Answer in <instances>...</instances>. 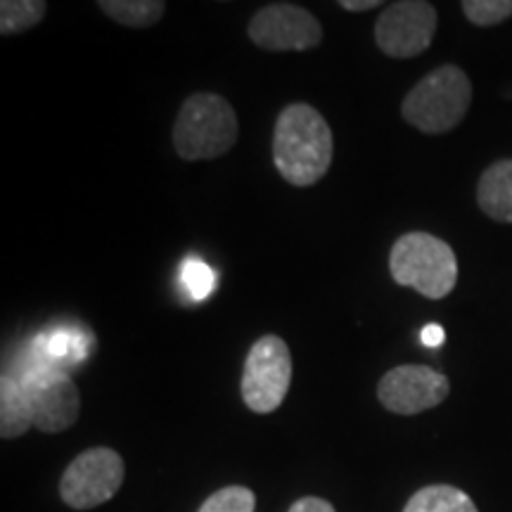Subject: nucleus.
<instances>
[{"mask_svg":"<svg viewBox=\"0 0 512 512\" xmlns=\"http://www.w3.org/2000/svg\"><path fill=\"white\" fill-rule=\"evenodd\" d=\"M335 140L332 128L316 107L292 102L280 112L273 131V162L294 188H311L328 174Z\"/></svg>","mask_w":512,"mask_h":512,"instance_id":"nucleus-1","label":"nucleus"},{"mask_svg":"<svg viewBox=\"0 0 512 512\" xmlns=\"http://www.w3.org/2000/svg\"><path fill=\"white\" fill-rule=\"evenodd\" d=\"M240 126L233 105L216 93H195L181 105L174 124V150L185 162L223 157L238 143Z\"/></svg>","mask_w":512,"mask_h":512,"instance_id":"nucleus-2","label":"nucleus"},{"mask_svg":"<svg viewBox=\"0 0 512 512\" xmlns=\"http://www.w3.org/2000/svg\"><path fill=\"white\" fill-rule=\"evenodd\" d=\"M472 102V83L456 64H444L415 83L403 98L401 114L413 128L439 136L465 119Z\"/></svg>","mask_w":512,"mask_h":512,"instance_id":"nucleus-3","label":"nucleus"},{"mask_svg":"<svg viewBox=\"0 0 512 512\" xmlns=\"http://www.w3.org/2000/svg\"><path fill=\"white\" fill-rule=\"evenodd\" d=\"M389 271L396 285L413 287L427 299L448 297L458 283L456 252L430 233L401 235L389 254Z\"/></svg>","mask_w":512,"mask_h":512,"instance_id":"nucleus-4","label":"nucleus"},{"mask_svg":"<svg viewBox=\"0 0 512 512\" xmlns=\"http://www.w3.org/2000/svg\"><path fill=\"white\" fill-rule=\"evenodd\" d=\"M292 384V354L283 337L256 339L242 370V401L256 415L275 413L283 406Z\"/></svg>","mask_w":512,"mask_h":512,"instance_id":"nucleus-5","label":"nucleus"},{"mask_svg":"<svg viewBox=\"0 0 512 512\" xmlns=\"http://www.w3.org/2000/svg\"><path fill=\"white\" fill-rule=\"evenodd\" d=\"M124 477V458L114 448H88L64 470L60 479V496L69 508L93 510L119 494Z\"/></svg>","mask_w":512,"mask_h":512,"instance_id":"nucleus-6","label":"nucleus"},{"mask_svg":"<svg viewBox=\"0 0 512 512\" xmlns=\"http://www.w3.org/2000/svg\"><path fill=\"white\" fill-rule=\"evenodd\" d=\"M437 10L425 0H399L387 5L375 22V43L387 57L411 60L432 46Z\"/></svg>","mask_w":512,"mask_h":512,"instance_id":"nucleus-7","label":"nucleus"},{"mask_svg":"<svg viewBox=\"0 0 512 512\" xmlns=\"http://www.w3.org/2000/svg\"><path fill=\"white\" fill-rule=\"evenodd\" d=\"M247 34L256 48L287 53V50H311L323 41V27L309 10L294 3H273L256 10L249 19Z\"/></svg>","mask_w":512,"mask_h":512,"instance_id":"nucleus-8","label":"nucleus"},{"mask_svg":"<svg viewBox=\"0 0 512 512\" xmlns=\"http://www.w3.org/2000/svg\"><path fill=\"white\" fill-rule=\"evenodd\" d=\"M448 392V377L430 366H396L377 384V399L396 415H418L437 408Z\"/></svg>","mask_w":512,"mask_h":512,"instance_id":"nucleus-9","label":"nucleus"},{"mask_svg":"<svg viewBox=\"0 0 512 512\" xmlns=\"http://www.w3.org/2000/svg\"><path fill=\"white\" fill-rule=\"evenodd\" d=\"M34 427L43 434L69 430L81 413V394L72 377L62 370H38L24 377Z\"/></svg>","mask_w":512,"mask_h":512,"instance_id":"nucleus-10","label":"nucleus"},{"mask_svg":"<svg viewBox=\"0 0 512 512\" xmlns=\"http://www.w3.org/2000/svg\"><path fill=\"white\" fill-rule=\"evenodd\" d=\"M477 204L489 219L512 223V159L494 162L477 183Z\"/></svg>","mask_w":512,"mask_h":512,"instance_id":"nucleus-11","label":"nucleus"},{"mask_svg":"<svg viewBox=\"0 0 512 512\" xmlns=\"http://www.w3.org/2000/svg\"><path fill=\"white\" fill-rule=\"evenodd\" d=\"M34 427L29 392L22 380L3 375L0 380V437L17 439Z\"/></svg>","mask_w":512,"mask_h":512,"instance_id":"nucleus-12","label":"nucleus"},{"mask_svg":"<svg viewBox=\"0 0 512 512\" xmlns=\"http://www.w3.org/2000/svg\"><path fill=\"white\" fill-rule=\"evenodd\" d=\"M403 512H479L475 501L451 484L422 486L408 498Z\"/></svg>","mask_w":512,"mask_h":512,"instance_id":"nucleus-13","label":"nucleus"},{"mask_svg":"<svg viewBox=\"0 0 512 512\" xmlns=\"http://www.w3.org/2000/svg\"><path fill=\"white\" fill-rule=\"evenodd\" d=\"M98 8L128 29H150L164 17L162 0H100Z\"/></svg>","mask_w":512,"mask_h":512,"instance_id":"nucleus-14","label":"nucleus"},{"mask_svg":"<svg viewBox=\"0 0 512 512\" xmlns=\"http://www.w3.org/2000/svg\"><path fill=\"white\" fill-rule=\"evenodd\" d=\"M48 5L43 0H3L0 3V34L15 36L43 22Z\"/></svg>","mask_w":512,"mask_h":512,"instance_id":"nucleus-15","label":"nucleus"},{"mask_svg":"<svg viewBox=\"0 0 512 512\" xmlns=\"http://www.w3.org/2000/svg\"><path fill=\"white\" fill-rule=\"evenodd\" d=\"M256 496L247 486H223L200 505L197 512H254Z\"/></svg>","mask_w":512,"mask_h":512,"instance_id":"nucleus-16","label":"nucleus"},{"mask_svg":"<svg viewBox=\"0 0 512 512\" xmlns=\"http://www.w3.org/2000/svg\"><path fill=\"white\" fill-rule=\"evenodd\" d=\"M463 12L475 27H496L512 17V0H465Z\"/></svg>","mask_w":512,"mask_h":512,"instance_id":"nucleus-17","label":"nucleus"},{"mask_svg":"<svg viewBox=\"0 0 512 512\" xmlns=\"http://www.w3.org/2000/svg\"><path fill=\"white\" fill-rule=\"evenodd\" d=\"M185 290L192 299H207L216 287V273L200 259H188L181 268Z\"/></svg>","mask_w":512,"mask_h":512,"instance_id":"nucleus-18","label":"nucleus"},{"mask_svg":"<svg viewBox=\"0 0 512 512\" xmlns=\"http://www.w3.org/2000/svg\"><path fill=\"white\" fill-rule=\"evenodd\" d=\"M43 351L53 358H64V356L72 354V351H76V356H81V339L79 337L74 339L69 332L60 330L46 339V349Z\"/></svg>","mask_w":512,"mask_h":512,"instance_id":"nucleus-19","label":"nucleus"},{"mask_svg":"<svg viewBox=\"0 0 512 512\" xmlns=\"http://www.w3.org/2000/svg\"><path fill=\"white\" fill-rule=\"evenodd\" d=\"M287 512H335V505L325 501V498L306 496V498H299V501H294Z\"/></svg>","mask_w":512,"mask_h":512,"instance_id":"nucleus-20","label":"nucleus"},{"mask_svg":"<svg viewBox=\"0 0 512 512\" xmlns=\"http://www.w3.org/2000/svg\"><path fill=\"white\" fill-rule=\"evenodd\" d=\"M444 339H446V332L441 325H427V328L422 330V344H425V347H432V349L441 347Z\"/></svg>","mask_w":512,"mask_h":512,"instance_id":"nucleus-21","label":"nucleus"},{"mask_svg":"<svg viewBox=\"0 0 512 512\" xmlns=\"http://www.w3.org/2000/svg\"><path fill=\"white\" fill-rule=\"evenodd\" d=\"M339 8L347 12H368L382 8L380 0H339Z\"/></svg>","mask_w":512,"mask_h":512,"instance_id":"nucleus-22","label":"nucleus"}]
</instances>
